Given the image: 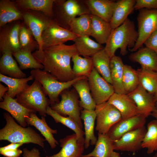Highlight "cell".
Segmentation results:
<instances>
[{"instance_id":"cell-1","label":"cell","mask_w":157,"mask_h":157,"mask_svg":"<svg viewBox=\"0 0 157 157\" xmlns=\"http://www.w3.org/2000/svg\"><path fill=\"white\" fill-rule=\"evenodd\" d=\"M36 60L44 66L43 70L63 82L72 81L76 78L70 65L72 57L77 53L74 44H61L49 47L40 51L32 53Z\"/></svg>"},{"instance_id":"cell-2","label":"cell","mask_w":157,"mask_h":157,"mask_svg":"<svg viewBox=\"0 0 157 157\" xmlns=\"http://www.w3.org/2000/svg\"><path fill=\"white\" fill-rule=\"evenodd\" d=\"M138 36L134 22L129 18L122 25L112 31L104 49L111 58L115 55V51L120 49V54L125 56L135 46Z\"/></svg>"},{"instance_id":"cell-3","label":"cell","mask_w":157,"mask_h":157,"mask_svg":"<svg viewBox=\"0 0 157 157\" xmlns=\"http://www.w3.org/2000/svg\"><path fill=\"white\" fill-rule=\"evenodd\" d=\"M3 116L6 124L0 130V140H7L11 143L37 144L44 150L45 140L33 129L24 127L17 124L14 118L7 112H4Z\"/></svg>"},{"instance_id":"cell-4","label":"cell","mask_w":157,"mask_h":157,"mask_svg":"<svg viewBox=\"0 0 157 157\" xmlns=\"http://www.w3.org/2000/svg\"><path fill=\"white\" fill-rule=\"evenodd\" d=\"M52 11V20L69 30L71 22L77 16L90 14L85 0H55Z\"/></svg>"},{"instance_id":"cell-5","label":"cell","mask_w":157,"mask_h":157,"mask_svg":"<svg viewBox=\"0 0 157 157\" xmlns=\"http://www.w3.org/2000/svg\"><path fill=\"white\" fill-rule=\"evenodd\" d=\"M41 84L35 79L32 84L17 95L15 99L24 107L38 112L41 117H45L47 108L51 104Z\"/></svg>"},{"instance_id":"cell-6","label":"cell","mask_w":157,"mask_h":157,"mask_svg":"<svg viewBox=\"0 0 157 157\" xmlns=\"http://www.w3.org/2000/svg\"><path fill=\"white\" fill-rule=\"evenodd\" d=\"M30 74L42 85L49 97L51 106L60 102L59 96L63 91L68 89L77 81L86 77H76L72 81L63 82L58 80L49 72L41 69H33Z\"/></svg>"},{"instance_id":"cell-7","label":"cell","mask_w":157,"mask_h":157,"mask_svg":"<svg viewBox=\"0 0 157 157\" xmlns=\"http://www.w3.org/2000/svg\"><path fill=\"white\" fill-rule=\"evenodd\" d=\"M61 99L58 103L51 106V108L60 115H68L74 119L82 128L83 124L81 117V108L79 97L75 89L63 91L60 94Z\"/></svg>"},{"instance_id":"cell-8","label":"cell","mask_w":157,"mask_h":157,"mask_svg":"<svg viewBox=\"0 0 157 157\" xmlns=\"http://www.w3.org/2000/svg\"><path fill=\"white\" fill-rule=\"evenodd\" d=\"M137 20L138 36L135 46L129 50L132 52L136 51L143 47L147 38L157 29V10L140 9Z\"/></svg>"},{"instance_id":"cell-9","label":"cell","mask_w":157,"mask_h":157,"mask_svg":"<svg viewBox=\"0 0 157 157\" xmlns=\"http://www.w3.org/2000/svg\"><path fill=\"white\" fill-rule=\"evenodd\" d=\"M95 130L98 133L106 134L115 124L122 119L117 109L108 101L96 105Z\"/></svg>"},{"instance_id":"cell-10","label":"cell","mask_w":157,"mask_h":157,"mask_svg":"<svg viewBox=\"0 0 157 157\" xmlns=\"http://www.w3.org/2000/svg\"><path fill=\"white\" fill-rule=\"evenodd\" d=\"M22 11L23 21L31 31L39 46L38 50H42V33L52 20L43 13L33 10H26Z\"/></svg>"},{"instance_id":"cell-11","label":"cell","mask_w":157,"mask_h":157,"mask_svg":"<svg viewBox=\"0 0 157 157\" xmlns=\"http://www.w3.org/2000/svg\"><path fill=\"white\" fill-rule=\"evenodd\" d=\"M92 97L96 105L107 101L115 92L112 84L107 81L94 67L88 78Z\"/></svg>"},{"instance_id":"cell-12","label":"cell","mask_w":157,"mask_h":157,"mask_svg":"<svg viewBox=\"0 0 157 157\" xmlns=\"http://www.w3.org/2000/svg\"><path fill=\"white\" fill-rule=\"evenodd\" d=\"M78 36L70 30L58 25L52 20L43 31L42 50L45 48L74 40Z\"/></svg>"},{"instance_id":"cell-13","label":"cell","mask_w":157,"mask_h":157,"mask_svg":"<svg viewBox=\"0 0 157 157\" xmlns=\"http://www.w3.org/2000/svg\"><path fill=\"white\" fill-rule=\"evenodd\" d=\"M21 20L8 23L0 27V50L2 53L9 51L12 53L20 50L18 35Z\"/></svg>"},{"instance_id":"cell-14","label":"cell","mask_w":157,"mask_h":157,"mask_svg":"<svg viewBox=\"0 0 157 157\" xmlns=\"http://www.w3.org/2000/svg\"><path fill=\"white\" fill-rule=\"evenodd\" d=\"M147 129L145 126L128 132L113 141L114 150L135 153L142 147Z\"/></svg>"},{"instance_id":"cell-15","label":"cell","mask_w":157,"mask_h":157,"mask_svg":"<svg viewBox=\"0 0 157 157\" xmlns=\"http://www.w3.org/2000/svg\"><path fill=\"white\" fill-rule=\"evenodd\" d=\"M127 94L135 103L138 115L146 118L151 115L155 108L156 102L154 95L148 92L140 84Z\"/></svg>"},{"instance_id":"cell-16","label":"cell","mask_w":157,"mask_h":157,"mask_svg":"<svg viewBox=\"0 0 157 157\" xmlns=\"http://www.w3.org/2000/svg\"><path fill=\"white\" fill-rule=\"evenodd\" d=\"M61 149L58 153L46 157H82L85 147V138L78 139L74 133L59 140Z\"/></svg>"},{"instance_id":"cell-17","label":"cell","mask_w":157,"mask_h":157,"mask_svg":"<svg viewBox=\"0 0 157 157\" xmlns=\"http://www.w3.org/2000/svg\"><path fill=\"white\" fill-rule=\"evenodd\" d=\"M146 118L137 115L126 119H122L113 126L106 134L113 141L117 140L125 134L144 126Z\"/></svg>"},{"instance_id":"cell-18","label":"cell","mask_w":157,"mask_h":157,"mask_svg":"<svg viewBox=\"0 0 157 157\" xmlns=\"http://www.w3.org/2000/svg\"><path fill=\"white\" fill-rule=\"evenodd\" d=\"M0 108L7 111L19 125L24 127L28 125L26 122L25 117L29 116L32 113H36L24 107L17 101L16 99L5 94L3 101L0 102Z\"/></svg>"},{"instance_id":"cell-19","label":"cell","mask_w":157,"mask_h":157,"mask_svg":"<svg viewBox=\"0 0 157 157\" xmlns=\"http://www.w3.org/2000/svg\"><path fill=\"white\" fill-rule=\"evenodd\" d=\"M107 101L119 111L122 119H126L138 115L136 105L127 94L115 92Z\"/></svg>"},{"instance_id":"cell-20","label":"cell","mask_w":157,"mask_h":157,"mask_svg":"<svg viewBox=\"0 0 157 157\" xmlns=\"http://www.w3.org/2000/svg\"><path fill=\"white\" fill-rule=\"evenodd\" d=\"M26 122L28 125L33 126L39 130L45 138L52 149L55 148L58 142L53 136L54 134L57 133L58 131L51 128L47 124L44 117L39 118L35 113H32L29 116L25 117Z\"/></svg>"},{"instance_id":"cell-21","label":"cell","mask_w":157,"mask_h":157,"mask_svg":"<svg viewBox=\"0 0 157 157\" xmlns=\"http://www.w3.org/2000/svg\"><path fill=\"white\" fill-rule=\"evenodd\" d=\"M135 0H120L116 1L110 22L112 30L122 25L132 13L134 9Z\"/></svg>"},{"instance_id":"cell-22","label":"cell","mask_w":157,"mask_h":157,"mask_svg":"<svg viewBox=\"0 0 157 157\" xmlns=\"http://www.w3.org/2000/svg\"><path fill=\"white\" fill-rule=\"evenodd\" d=\"M90 14L110 23L116 2L112 0H85Z\"/></svg>"},{"instance_id":"cell-23","label":"cell","mask_w":157,"mask_h":157,"mask_svg":"<svg viewBox=\"0 0 157 157\" xmlns=\"http://www.w3.org/2000/svg\"><path fill=\"white\" fill-rule=\"evenodd\" d=\"M129 58L131 61L139 63L141 67L157 71V54L146 47H142L131 53Z\"/></svg>"},{"instance_id":"cell-24","label":"cell","mask_w":157,"mask_h":157,"mask_svg":"<svg viewBox=\"0 0 157 157\" xmlns=\"http://www.w3.org/2000/svg\"><path fill=\"white\" fill-rule=\"evenodd\" d=\"M23 20L22 11L13 0H0V27L15 21Z\"/></svg>"},{"instance_id":"cell-25","label":"cell","mask_w":157,"mask_h":157,"mask_svg":"<svg viewBox=\"0 0 157 157\" xmlns=\"http://www.w3.org/2000/svg\"><path fill=\"white\" fill-rule=\"evenodd\" d=\"M2 54L0 60V74L15 78L26 77V74L22 71L13 58L11 52L6 51Z\"/></svg>"},{"instance_id":"cell-26","label":"cell","mask_w":157,"mask_h":157,"mask_svg":"<svg viewBox=\"0 0 157 157\" xmlns=\"http://www.w3.org/2000/svg\"><path fill=\"white\" fill-rule=\"evenodd\" d=\"M124 64L122 58L115 55L110 59L111 77L115 93L126 94L122 83Z\"/></svg>"},{"instance_id":"cell-27","label":"cell","mask_w":157,"mask_h":157,"mask_svg":"<svg viewBox=\"0 0 157 157\" xmlns=\"http://www.w3.org/2000/svg\"><path fill=\"white\" fill-rule=\"evenodd\" d=\"M72 86L80 98L81 107L83 109L95 110L97 105L91 94L88 78L85 77L77 81Z\"/></svg>"},{"instance_id":"cell-28","label":"cell","mask_w":157,"mask_h":157,"mask_svg":"<svg viewBox=\"0 0 157 157\" xmlns=\"http://www.w3.org/2000/svg\"><path fill=\"white\" fill-rule=\"evenodd\" d=\"M92 21L90 36L99 43H106L112 31L110 23L91 14Z\"/></svg>"},{"instance_id":"cell-29","label":"cell","mask_w":157,"mask_h":157,"mask_svg":"<svg viewBox=\"0 0 157 157\" xmlns=\"http://www.w3.org/2000/svg\"><path fill=\"white\" fill-rule=\"evenodd\" d=\"M95 110L83 109L81 113V117L84 122L85 132V148L88 149L90 144L94 145L97 139L95 136L94 129L96 118Z\"/></svg>"},{"instance_id":"cell-30","label":"cell","mask_w":157,"mask_h":157,"mask_svg":"<svg viewBox=\"0 0 157 157\" xmlns=\"http://www.w3.org/2000/svg\"><path fill=\"white\" fill-rule=\"evenodd\" d=\"M55 0H13L21 11L33 10L41 11L51 19L53 7Z\"/></svg>"},{"instance_id":"cell-31","label":"cell","mask_w":157,"mask_h":157,"mask_svg":"<svg viewBox=\"0 0 157 157\" xmlns=\"http://www.w3.org/2000/svg\"><path fill=\"white\" fill-rule=\"evenodd\" d=\"M34 79L31 75L23 78H15L0 74V81L7 85L8 90L5 95L14 98L25 90L29 85L28 83Z\"/></svg>"},{"instance_id":"cell-32","label":"cell","mask_w":157,"mask_h":157,"mask_svg":"<svg viewBox=\"0 0 157 157\" xmlns=\"http://www.w3.org/2000/svg\"><path fill=\"white\" fill-rule=\"evenodd\" d=\"M74 41L77 53L84 57H92L104 48L89 36H78Z\"/></svg>"},{"instance_id":"cell-33","label":"cell","mask_w":157,"mask_h":157,"mask_svg":"<svg viewBox=\"0 0 157 157\" xmlns=\"http://www.w3.org/2000/svg\"><path fill=\"white\" fill-rule=\"evenodd\" d=\"M97 141L94 150L82 157H110L114 151L113 141L106 134L98 133Z\"/></svg>"},{"instance_id":"cell-34","label":"cell","mask_w":157,"mask_h":157,"mask_svg":"<svg viewBox=\"0 0 157 157\" xmlns=\"http://www.w3.org/2000/svg\"><path fill=\"white\" fill-rule=\"evenodd\" d=\"M94 67L108 83L112 84L111 77L110 59L104 49L92 57Z\"/></svg>"},{"instance_id":"cell-35","label":"cell","mask_w":157,"mask_h":157,"mask_svg":"<svg viewBox=\"0 0 157 157\" xmlns=\"http://www.w3.org/2000/svg\"><path fill=\"white\" fill-rule=\"evenodd\" d=\"M92 21L91 14H85L73 19L69 24V30L78 36H90Z\"/></svg>"},{"instance_id":"cell-36","label":"cell","mask_w":157,"mask_h":157,"mask_svg":"<svg viewBox=\"0 0 157 157\" xmlns=\"http://www.w3.org/2000/svg\"><path fill=\"white\" fill-rule=\"evenodd\" d=\"M18 39L20 50L32 52L38 50L39 46L31 30L22 21L19 29Z\"/></svg>"},{"instance_id":"cell-37","label":"cell","mask_w":157,"mask_h":157,"mask_svg":"<svg viewBox=\"0 0 157 157\" xmlns=\"http://www.w3.org/2000/svg\"><path fill=\"white\" fill-rule=\"evenodd\" d=\"M140 85L151 94L157 92V71L141 67L136 70Z\"/></svg>"},{"instance_id":"cell-38","label":"cell","mask_w":157,"mask_h":157,"mask_svg":"<svg viewBox=\"0 0 157 157\" xmlns=\"http://www.w3.org/2000/svg\"><path fill=\"white\" fill-rule=\"evenodd\" d=\"M72 69L76 77L85 76L88 78L94 68L92 57H81L77 53L72 57Z\"/></svg>"},{"instance_id":"cell-39","label":"cell","mask_w":157,"mask_h":157,"mask_svg":"<svg viewBox=\"0 0 157 157\" xmlns=\"http://www.w3.org/2000/svg\"><path fill=\"white\" fill-rule=\"evenodd\" d=\"M47 114L51 117L56 123H60L73 130L76 135L78 139L83 137L84 132L78 123L72 117L62 116L49 106Z\"/></svg>"},{"instance_id":"cell-40","label":"cell","mask_w":157,"mask_h":157,"mask_svg":"<svg viewBox=\"0 0 157 157\" xmlns=\"http://www.w3.org/2000/svg\"><path fill=\"white\" fill-rule=\"evenodd\" d=\"M12 55L19 63L21 70L44 69L43 66L36 60L30 51L20 50L13 53Z\"/></svg>"},{"instance_id":"cell-41","label":"cell","mask_w":157,"mask_h":157,"mask_svg":"<svg viewBox=\"0 0 157 157\" xmlns=\"http://www.w3.org/2000/svg\"><path fill=\"white\" fill-rule=\"evenodd\" d=\"M142 143V147L147 149L148 154L157 150V119L150 122Z\"/></svg>"},{"instance_id":"cell-42","label":"cell","mask_w":157,"mask_h":157,"mask_svg":"<svg viewBox=\"0 0 157 157\" xmlns=\"http://www.w3.org/2000/svg\"><path fill=\"white\" fill-rule=\"evenodd\" d=\"M122 83L127 94L134 90L140 84L137 70L130 65H124Z\"/></svg>"},{"instance_id":"cell-43","label":"cell","mask_w":157,"mask_h":157,"mask_svg":"<svg viewBox=\"0 0 157 157\" xmlns=\"http://www.w3.org/2000/svg\"><path fill=\"white\" fill-rule=\"evenodd\" d=\"M142 8L157 10V0H136L134 9Z\"/></svg>"},{"instance_id":"cell-44","label":"cell","mask_w":157,"mask_h":157,"mask_svg":"<svg viewBox=\"0 0 157 157\" xmlns=\"http://www.w3.org/2000/svg\"><path fill=\"white\" fill-rule=\"evenodd\" d=\"M145 47L152 50L157 54V29L152 33L144 42Z\"/></svg>"},{"instance_id":"cell-45","label":"cell","mask_w":157,"mask_h":157,"mask_svg":"<svg viewBox=\"0 0 157 157\" xmlns=\"http://www.w3.org/2000/svg\"><path fill=\"white\" fill-rule=\"evenodd\" d=\"M22 151L23 157H41L39 150L35 147L30 150L24 148Z\"/></svg>"},{"instance_id":"cell-46","label":"cell","mask_w":157,"mask_h":157,"mask_svg":"<svg viewBox=\"0 0 157 157\" xmlns=\"http://www.w3.org/2000/svg\"><path fill=\"white\" fill-rule=\"evenodd\" d=\"M22 153V150L19 149L0 151V154L6 157H19Z\"/></svg>"},{"instance_id":"cell-47","label":"cell","mask_w":157,"mask_h":157,"mask_svg":"<svg viewBox=\"0 0 157 157\" xmlns=\"http://www.w3.org/2000/svg\"><path fill=\"white\" fill-rule=\"evenodd\" d=\"M24 144L22 143H13L4 147H0V151L8 150H15L19 149V148Z\"/></svg>"},{"instance_id":"cell-48","label":"cell","mask_w":157,"mask_h":157,"mask_svg":"<svg viewBox=\"0 0 157 157\" xmlns=\"http://www.w3.org/2000/svg\"><path fill=\"white\" fill-rule=\"evenodd\" d=\"M8 90V87H5L1 83H0V101L1 102L3 101L4 96Z\"/></svg>"},{"instance_id":"cell-49","label":"cell","mask_w":157,"mask_h":157,"mask_svg":"<svg viewBox=\"0 0 157 157\" xmlns=\"http://www.w3.org/2000/svg\"><path fill=\"white\" fill-rule=\"evenodd\" d=\"M151 115L157 119V102L156 103L155 108Z\"/></svg>"},{"instance_id":"cell-50","label":"cell","mask_w":157,"mask_h":157,"mask_svg":"<svg viewBox=\"0 0 157 157\" xmlns=\"http://www.w3.org/2000/svg\"><path fill=\"white\" fill-rule=\"evenodd\" d=\"M110 157H120L119 153L114 151L112 153Z\"/></svg>"},{"instance_id":"cell-51","label":"cell","mask_w":157,"mask_h":157,"mask_svg":"<svg viewBox=\"0 0 157 157\" xmlns=\"http://www.w3.org/2000/svg\"><path fill=\"white\" fill-rule=\"evenodd\" d=\"M154 95L156 101L157 102V92Z\"/></svg>"},{"instance_id":"cell-52","label":"cell","mask_w":157,"mask_h":157,"mask_svg":"<svg viewBox=\"0 0 157 157\" xmlns=\"http://www.w3.org/2000/svg\"><path fill=\"white\" fill-rule=\"evenodd\" d=\"M153 157H157V153H156L153 156Z\"/></svg>"}]
</instances>
